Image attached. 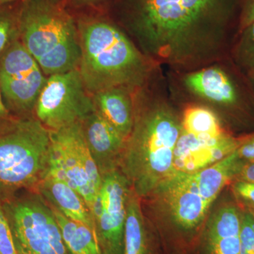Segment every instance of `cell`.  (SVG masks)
I'll return each instance as SVG.
<instances>
[{
  "label": "cell",
  "instance_id": "cb8c5ba5",
  "mask_svg": "<svg viewBox=\"0 0 254 254\" xmlns=\"http://www.w3.org/2000/svg\"><path fill=\"white\" fill-rule=\"evenodd\" d=\"M111 0H66L65 6L73 14L86 12H107Z\"/></svg>",
  "mask_w": 254,
  "mask_h": 254
},
{
  "label": "cell",
  "instance_id": "e0dca14e",
  "mask_svg": "<svg viewBox=\"0 0 254 254\" xmlns=\"http://www.w3.org/2000/svg\"><path fill=\"white\" fill-rule=\"evenodd\" d=\"M133 91L126 87H115L92 95L95 110L126 138L134 123Z\"/></svg>",
  "mask_w": 254,
  "mask_h": 254
},
{
  "label": "cell",
  "instance_id": "7c38bea8",
  "mask_svg": "<svg viewBox=\"0 0 254 254\" xmlns=\"http://www.w3.org/2000/svg\"><path fill=\"white\" fill-rule=\"evenodd\" d=\"M244 137L225 132L213 138H200L182 129L174 153L175 171L193 173L223 160L238 148Z\"/></svg>",
  "mask_w": 254,
  "mask_h": 254
},
{
  "label": "cell",
  "instance_id": "52a82bcc",
  "mask_svg": "<svg viewBox=\"0 0 254 254\" xmlns=\"http://www.w3.org/2000/svg\"><path fill=\"white\" fill-rule=\"evenodd\" d=\"M31 193L1 202L18 254H69L50 205Z\"/></svg>",
  "mask_w": 254,
  "mask_h": 254
},
{
  "label": "cell",
  "instance_id": "f546056e",
  "mask_svg": "<svg viewBox=\"0 0 254 254\" xmlns=\"http://www.w3.org/2000/svg\"><path fill=\"white\" fill-rule=\"evenodd\" d=\"M247 78L254 100V68L250 70V71H247Z\"/></svg>",
  "mask_w": 254,
  "mask_h": 254
},
{
  "label": "cell",
  "instance_id": "8fae6325",
  "mask_svg": "<svg viewBox=\"0 0 254 254\" xmlns=\"http://www.w3.org/2000/svg\"><path fill=\"white\" fill-rule=\"evenodd\" d=\"M131 190L120 169L102 174L101 185L92 214L103 254H124V232Z\"/></svg>",
  "mask_w": 254,
  "mask_h": 254
},
{
  "label": "cell",
  "instance_id": "4dcf8cb0",
  "mask_svg": "<svg viewBox=\"0 0 254 254\" xmlns=\"http://www.w3.org/2000/svg\"><path fill=\"white\" fill-rule=\"evenodd\" d=\"M17 1H23V0H0V6Z\"/></svg>",
  "mask_w": 254,
  "mask_h": 254
},
{
  "label": "cell",
  "instance_id": "2e32d148",
  "mask_svg": "<svg viewBox=\"0 0 254 254\" xmlns=\"http://www.w3.org/2000/svg\"><path fill=\"white\" fill-rule=\"evenodd\" d=\"M35 191L40 193L48 204L58 209L65 216L84 224L96 235L94 218L91 210L83 197L66 182L48 175Z\"/></svg>",
  "mask_w": 254,
  "mask_h": 254
},
{
  "label": "cell",
  "instance_id": "5b68a950",
  "mask_svg": "<svg viewBox=\"0 0 254 254\" xmlns=\"http://www.w3.org/2000/svg\"><path fill=\"white\" fill-rule=\"evenodd\" d=\"M245 162L236 150L218 163L193 173L175 171L157 187L149 198L177 230L195 231L203 224L220 192Z\"/></svg>",
  "mask_w": 254,
  "mask_h": 254
},
{
  "label": "cell",
  "instance_id": "3957f363",
  "mask_svg": "<svg viewBox=\"0 0 254 254\" xmlns=\"http://www.w3.org/2000/svg\"><path fill=\"white\" fill-rule=\"evenodd\" d=\"M181 128V120L164 102L134 108V123L118 168L140 198H149L175 171L174 153Z\"/></svg>",
  "mask_w": 254,
  "mask_h": 254
},
{
  "label": "cell",
  "instance_id": "ba28073f",
  "mask_svg": "<svg viewBox=\"0 0 254 254\" xmlns=\"http://www.w3.org/2000/svg\"><path fill=\"white\" fill-rule=\"evenodd\" d=\"M50 132L52 153L48 175L76 190L93 211L101 175L86 144L81 123Z\"/></svg>",
  "mask_w": 254,
  "mask_h": 254
},
{
  "label": "cell",
  "instance_id": "d6a6232c",
  "mask_svg": "<svg viewBox=\"0 0 254 254\" xmlns=\"http://www.w3.org/2000/svg\"><path fill=\"white\" fill-rule=\"evenodd\" d=\"M62 1H63V2L64 3V4H65V2H66V0H62Z\"/></svg>",
  "mask_w": 254,
  "mask_h": 254
},
{
  "label": "cell",
  "instance_id": "ffe728a7",
  "mask_svg": "<svg viewBox=\"0 0 254 254\" xmlns=\"http://www.w3.org/2000/svg\"><path fill=\"white\" fill-rule=\"evenodd\" d=\"M181 125L182 130L200 138H213L226 132L215 113L203 107H191L185 110Z\"/></svg>",
  "mask_w": 254,
  "mask_h": 254
},
{
  "label": "cell",
  "instance_id": "4fadbf2b",
  "mask_svg": "<svg viewBox=\"0 0 254 254\" xmlns=\"http://www.w3.org/2000/svg\"><path fill=\"white\" fill-rule=\"evenodd\" d=\"M235 75L220 68H207L187 75L185 85L195 94L237 112L254 104L250 85H242Z\"/></svg>",
  "mask_w": 254,
  "mask_h": 254
},
{
  "label": "cell",
  "instance_id": "44dd1931",
  "mask_svg": "<svg viewBox=\"0 0 254 254\" xmlns=\"http://www.w3.org/2000/svg\"><path fill=\"white\" fill-rule=\"evenodd\" d=\"M23 1L0 6V57L20 39V18Z\"/></svg>",
  "mask_w": 254,
  "mask_h": 254
},
{
  "label": "cell",
  "instance_id": "4316f807",
  "mask_svg": "<svg viewBox=\"0 0 254 254\" xmlns=\"http://www.w3.org/2000/svg\"><path fill=\"white\" fill-rule=\"evenodd\" d=\"M19 118L15 116L8 109L0 90V133L9 129L18 123Z\"/></svg>",
  "mask_w": 254,
  "mask_h": 254
},
{
  "label": "cell",
  "instance_id": "f1b7e54d",
  "mask_svg": "<svg viewBox=\"0 0 254 254\" xmlns=\"http://www.w3.org/2000/svg\"><path fill=\"white\" fill-rule=\"evenodd\" d=\"M234 181H242L254 184V160L245 162L235 175Z\"/></svg>",
  "mask_w": 254,
  "mask_h": 254
},
{
  "label": "cell",
  "instance_id": "7402d4cb",
  "mask_svg": "<svg viewBox=\"0 0 254 254\" xmlns=\"http://www.w3.org/2000/svg\"><path fill=\"white\" fill-rule=\"evenodd\" d=\"M232 53L235 64L241 70L247 72L254 68V21L237 33Z\"/></svg>",
  "mask_w": 254,
  "mask_h": 254
},
{
  "label": "cell",
  "instance_id": "9c48e42d",
  "mask_svg": "<svg viewBox=\"0 0 254 254\" xmlns=\"http://www.w3.org/2000/svg\"><path fill=\"white\" fill-rule=\"evenodd\" d=\"M95 110L78 68L47 78L37 100L34 117L49 131L81 123Z\"/></svg>",
  "mask_w": 254,
  "mask_h": 254
},
{
  "label": "cell",
  "instance_id": "9a60e30c",
  "mask_svg": "<svg viewBox=\"0 0 254 254\" xmlns=\"http://www.w3.org/2000/svg\"><path fill=\"white\" fill-rule=\"evenodd\" d=\"M241 213L233 203H225L209 219L205 232L208 254H240Z\"/></svg>",
  "mask_w": 254,
  "mask_h": 254
},
{
  "label": "cell",
  "instance_id": "30bf717a",
  "mask_svg": "<svg viewBox=\"0 0 254 254\" xmlns=\"http://www.w3.org/2000/svg\"><path fill=\"white\" fill-rule=\"evenodd\" d=\"M47 78L20 40L0 57V90L8 109L17 118L34 116Z\"/></svg>",
  "mask_w": 254,
  "mask_h": 254
},
{
  "label": "cell",
  "instance_id": "83f0119b",
  "mask_svg": "<svg viewBox=\"0 0 254 254\" xmlns=\"http://www.w3.org/2000/svg\"><path fill=\"white\" fill-rule=\"evenodd\" d=\"M236 153L243 161L254 160V133L244 137L243 141L236 150Z\"/></svg>",
  "mask_w": 254,
  "mask_h": 254
},
{
  "label": "cell",
  "instance_id": "5bb4252c",
  "mask_svg": "<svg viewBox=\"0 0 254 254\" xmlns=\"http://www.w3.org/2000/svg\"><path fill=\"white\" fill-rule=\"evenodd\" d=\"M81 127L100 175L118 168L127 138L95 110L81 122Z\"/></svg>",
  "mask_w": 254,
  "mask_h": 254
},
{
  "label": "cell",
  "instance_id": "8992f818",
  "mask_svg": "<svg viewBox=\"0 0 254 254\" xmlns=\"http://www.w3.org/2000/svg\"><path fill=\"white\" fill-rule=\"evenodd\" d=\"M51 153L50 132L34 116L0 133V200L35 191L48 175Z\"/></svg>",
  "mask_w": 254,
  "mask_h": 254
},
{
  "label": "cell",
  "instance_id": "277c9868",
  "mask_svg": "<svg viewBox=\"0 0 254 254\" xmlns=\"http://www.w3.org/2000/svg\"><path fill=\"white\" fill-rule=\"evenodd\" d=\"M19 40L47 76L78 68L77 23L62 0H23Z\"/></svg>",
  "mask_w": 254,
  "mask_h": 254
},
{
  "label": "cell",
  "instance_id": "d6986e66",
  "mask_svg": "<svg viewBox=\"0 0 254 254\" xmlns=\"http://www.w3.org/2000/svg\"><path fill=\"white\" fill-rule=\"evenodd\" d=\"M141 198L131 190L124 232V254H148Z\"/></svg>",
  "mask_w": 254,
  "mask_h": 254
},
{
  "label": "cell",
  "instance_id": "603a6c76",
  "mask_svg": "<svg viewBox=\"0 0 254 254\" xmlns=\"http://www.w3.org/2000/svg\"><path fill=\"white\" fill-rule=\"evenodd\" d=\"M240 254H254V216L245 208L241 213Z\"/></svg>",
  "mask_w": 254,
  "mask_h": 254
},
{
  "label": "cell",
  "instance_id": "7a4b0ae2",
  "mask_svg": "<svg viewBox=\"0 0 254 254\" xmlns=\"http://www.w3.org/2000/svg\"><path fill=\"white\" fill-rule=\"evenodd\" d=\"M81 47L78 70L91 95L126 87H141L149 71L147 58L108 12L73 14Z\"/></svg>",
  "mask_w": 254,
  "mask_h": 254
},
{
  "label": "cell",
  "instance_id": "ac0fdd59",
  "mask_svg": "<svg viewBox=\"0 0 254 254\" xmlns=\"http://www.w3.org/2000/svg\"><path fill=\"white\" fill-rule=\"evenodd\" d=\"M49 205L69 254H103L98 237L93 230L84 224L68 218L58 209Z\"/></svg>",
  "mask_w": 254,
  "mask_h": 254
},
{
  "label": "cell",
  "instance_id": "6da1fadb",
  "mask_svg": "<svg viewBox=\"0 0 254 254\" xmlns=\"http://www.w3.org/2000/svg\"><path fill=\"white\" fill-rule=\"evenodd\" d=\"M242 0H115L120 26L150 59L195 67L225 56Z\"/></svg>",
  "mask_w": 254,
  "mask_h": 254
},
{
  "label": "cell",
  "instance_id": "1f68e13d",
  "mask_svg": "<svg viewBox=\"0 0 254 254\" xmlns=\"http://www.w3.org/2000/svg\"><path fill=\"white\" fill-rule=\"evenodd\" d=\"M244 208L247 209V210H249V211L251 212L252 214H253V215L254 216V206L252 207H244Z\"/></svg>",
  "mask_w": 254,
  "mask_h": 254
},
{
  "label": "cell",
  "instance_id": "484cf974",
  "mask_svg": "<svg viewBox=\"0 0 254 254\" xmlns=\"http://www.w3.org/2000/svg\"><path fill=\"white\" fill-rule=\"evenodd\" d=\"M254 21V0H242L237 33Z\"/></svg>",
  "mask_w": 254,
  "mask_h": 254
},
{
  "label": "cell",
  "instance_id": "d4e9b609",
  "mask_svg": "<svg viewBox=\"0 0 254 254\" xmlns=\"http://www.w3.org/2000/svg\"><path fill=\"white\" fill-rule=\"evenodd\" d=\"M0 254H18L9 222L0 200Z\"/></svg>",
  "mask_w": 254,
  "mask_h": 254
}]
</instances>
